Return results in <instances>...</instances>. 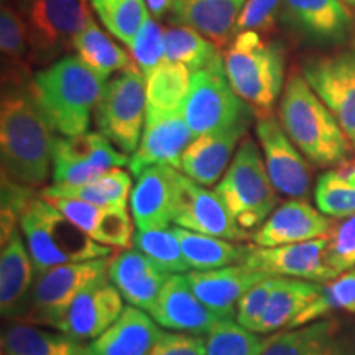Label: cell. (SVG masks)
I'll use <instances>...</instances> for the list:
<instances>
[{"mask_svg":"<svg viewBox=\"0 0 355 355\" xmlns=\"http://www.w3.org/2000/svg\"><path fill=\"white\" fill-rule=\"evenodd\" d=\"M55 132V127L35 96L32 83L2 86V176L30 188L46 183L50 171H53V150L58 139Z\"/></svg>","mask_w":355,"mask_h":355,"instance_id":"6da1fadb","label":"cell"},{"mask_svg":"<svg viewBox=\"0 0 355 355\" xmlns=\"http://www.w3.org/2000/svg\"><path fill=\"white\" fill-rule=\"evenodd\" d=\"M278 117L293 144L314 165L329 168L349 159L352 144L301 73L293 71L288 78Z\"/></svg>","mask_w":355,"mask_h":355,"instance_id":"7a4b0ae2","label":"cell"},{"mask_svg":"<svg viewBox=\"0 0 355 355\" xmlns=\"http://www.w3.org/2000/svg\"><path fill=\"white\" fill-rule=\"evenodd\" d=\"M32 87L55 130L74 137L89 132L105 83L76 55H68L40 69Z\"/></svg>","mask_w":355,"mask_h":355,"instance_id":"3957f363","label":"cell"},{"mask_svg":"<svg viewBox=\"0 0 355 355\" xmlns=\"http://www.w3.org/2000/svg\"><path fill=\"white\" fill-rule=\"evenodd\" d=\"M224 66L230 86L255 117L272 115L285 86L283 43L252 30L237 33L224 50Z\"/></svg>","mask_w":355,"mask_h":355,"instance_id":"277c9868","label":"cell"},{"mask_svg":"<svg viewBox=\"0 0 355 355\" xmlns=\"http://www.w3.org/2000/svg\"><path fill=\"white\" fill-rule=\"evenodd\" d=\"M20 230L38 273L53 266L105 259L112 254V248L92 241L42 196L35 198L26 207Z\"/></svg>","mask_w":355,"mask_h":355,"instance_id":"5b68a950","label":"cell"},{"mask_svg":"<svg viewBox=\"0 0 355 355\" xmlns=\"http://www.w3.org/2000/svg\"><path fill=\"white\" fill-rule=\"evenodd\" d=\"M214 191L243 232L259 229L278 207L279 193L266 171L261 148L250 137L239 145Z\"/></svg>","mask_w":355,"mask_h":355,"instance_id":"8992f818","label":"cell"},{"mask_svg":"<svg viewBox=\"0 0 355 355\" xmlns=\"http://www.w3.org/2000/svg\"><path fill=\"white\" fill-rule=\"evenodd\" d=\"M24 20L32 64L46 68L68 56L92 19L86 0H10Z\"/></svg>","mask_w":355,"mask_h":355,"instance_id":"52a82bcc","label":"cell"},{"mask_svg":"<svg viewBox=\"0 0 355 355\" xmlns=\"http://www.w3.org/2000/svg\"><path fill=\"white\" fill-rule=\"evenodd\" d=\"M146 115V78L132 64L105 83L94 112L96 125L110 144L125 155L139 148Z\"/></svg>","mask_w":355,"mask_h":355,"instance_id":"ba28073f","label":"cell"},{"mask_svg":"<svg viewBox=\"0 0 355 355\" xmlns=\"http://www.w3.org/2000/svg\"><path fill=\"white\" fill-rule=\"evenodd\" d=\"M183 115L194 139L252 121V109L230 86L224 56L209 68L193 73L188 97L183 104Z\"/></svg>","mask_w":355,"mask_h":355,"instance_id":"9c48e42d","label":"cell"},{"mask_svg":"<svg viewBox=\"0 0 355 355\" xmlns=\"http://www.w3.org/2000/svg\"><path fill=\"white\" fill-rule=\"evenodd\" d=\"M110 257L53 266L40 273L21 321L60 329L71 304L89 286L109 278Z\"/></svg>","mask_w":355,"mask_h":355,"instance_id":"30bf717a","label":"cell"},{"mask_svg":"<svg viewBox=\"0 0 355 355\" xmlns=\"http://www.w3.org/2000/svg\"><path fill=\"white\" fill-rule=\"evenodd\" d=\"M301 74L334 114L355 148V40L332 51L304 58Z\"/></svg>","mask_w":355,"mask_h":355,"instance_id":"8fae6325","label":"cell"},{"mask_svg":"<svg viewBox=\"0 0 355 355\" xmlns=\"http://www.w3.org/2000/svg\"><path fill=\"white\" fill-rule=\"evenodd\" d=\"M128 158L101 132L61 135L53 150V184H86L102 173L128 165Z\"/></svg>","mask_w":355,"mask_h":355,"instance_id":"7c38bea8","label":"cell"},{"mask_svg":"<svg viewBox=\"0 0 355 355\" xmlns=\"http://www.w3.org/2000/svg\"><path fill=\"white\" fill-rule=\"evenodd\" d=\"M279 24L314 46L339 48L355 37L352 10L340 0H283Z\"/></svg>","mask_w":355,"mask_h":355,"instance_id":"4fadbf2b","label":"cell"},{"mask_svg":"<svg viewBox=\"0 0 355 355\" xmlns=\"http://www.w3.org/2000/svg\"><path fill=\"white\" fill-rule=\"evenodd\" d=\"M255 132L275 189L283 196L306 201L311 193V168L279 119L273 114L259 119Z\"/></svg>","mask_w":355,"mask_h":355,"instance_id":"5bb4252c","label":"cell"},{"mask_svg":"<svg viewBox=\"0 0 355 355\" xmlns=\"http://www.w3.org/2000/svg\"><path fill=\"white\" fill-rule=\"evenodd\" d=\"M327 237L279 247L247 245L242 263L272 277L327 283L339 277L326 260Z\"/></svg>","mask_w":355,"mask_h":355,"instance_id":"9a60e30c","label":"cell"},{"mask_svg":"<svg viewBox=\"0 0 355 355\" xmlns=\"http://www.w3.org/2000/svg\"><path fill=\"white\" fill-rule=\"evenodd\" d=\"M173 224L198 234L220 237L239 242L247 237V232L235 224L234 217L219 194L196 183L181 173L178 181L176 206Z\"/></svg>","mask_w":355,"mask_h":355,"instance_id":"2e32d148","label":"cell"},{"mask_svg":"<svg viewBox=\"0 0 355 355\" xmlns=\"http://www.w3.org/2000/svg\"><path fill=\"white\" fill-rule=\"evenodd\" d=\"M193 140L194 133L186 122L183 109L168 114H146L139 148L128 158V170L135 178L155 165L180 170L183 153Z\"/></svg>","mask_w":355,"mask_h":355,"instance_id":"e0dca14e","label":"cell"},{"mask_svg":"<svg viewBox=\"0 0 355 355\" xmlns=\"http://www.w3.org/2000/svg\"><path fill=\"white\" fill-rule=\"evenodd\" d=\"M261 355H355V324L331 316L279 331Z\"/></svg>","mask_w":355,"mask_h":355,"instance_id":"ac0fdd59","label":"cell"},{"mask_svg":"<svg viewBox=\"0 0 355 355\" xmlns=\"http://www.w3.org/2000/svg\"><path fill=\"white\" fill-rule=\"evenodd\" d=\"M148 314L159 327L204 337L222 319H227L214 313L198 298L186 278V273H176L168 278Z\"/></svg>","mask_w":355,"mask_h":355,"instance_id":"d6986e66","label":"cell"},{"mask_svg":"<svg viewBox=\"0 0 355 355\" xmlns=\"http://www.w3.org/2000/svg\"><path fill=\"white\" fill-rule=\"evenodd\" d=\"M336 222L304 199L279 204L268 219L250 235L254 245L279 247L329 237Z\"/></svg>","mask_w":355,"mask_h":355,"instance_id":"ffe728a7","label":"cell"},{"mask_svg":"<svg viewBox=\"0 0 355 355\" xmlns=\"http://www.w3.org/2000/svg\"><path fill=\"white\" fill-rule=\"evenodd\" d=\"M181 171L168 165L146 168L130 194L132 219L139 230H162L173 224Z\"/></svg>","mask_w":355,"mask_h":355,"instance_id":"44dd1931","label":"cell"},{"mask_svg":"<svg viewBox=\"0 0 355 355\" xmlns=\"http://www.w3.org/2000/svg\"><path fill=\"white\" fill-rule=\"evenodd\" d=\"M250 122L245 121L224 130L196 137L181 158V173L206 188L219 183L239 145L247 137Z\"/></svg>","mask_w":355,"mask_h":355,"instance_id":"7402d4cb","label":"cell"},{"mask_svg":"<svg viewBox=\"0 0 355 355\" xmlns=\"http://www.w3.org/2000/svg\"><path fill=\"white\" fill-rule=\"evenodd\" d=\"M38 270L30 255L20 229L2 245L0 254V313L10 321H21L38 278Z\"/></svg>","mask_w":355,"mask_h":355,"instance_id":"603a6c76","label":"cell"},{"mask_svg":"<svg viewBox=\"0 0 355 355\" xmlns=\"http://www.w3.org/2000/svg\"><path fill=\"white\" fill-rule=\"evenodd\" d=\"M123 309L121 291L105 278L78 296L58 331L84 343L94 340L117 321Z\"/></svg>","mask_w":355,"mask_h":355,"instance_id":"cb8c5ba5","label":"cell"},{"mask_svg":"<svg viewBox=\"0 0 355 355\" xmlns=\"http://www.w3.org/2000/svg\"><path fill=\"white\" fill-rule=\"evenodd\" d=\"M272 275L252 268L245 263H235L224 268L186 273L191 288L207 308L220 314L222 318L234 319L237 314V304L242 296Z\"/></svg>","mask_w":355,"mask_h":355,"instance_id":"d4e9b609","label":"cell"},{"mask_svg":"<svg viewBox=\"0 0 355 355\" xmlns=\"http://www.w3.org/2000/svg\"><path fill=\"white\" fill-rule=\"evenodd\" d=\"M171 275L137 248H125L110 257L109 279L123 301L148 313Z\"/></svg>","mask_w":355,"mask_h":355,"instance_id":"484cf974","label":"cell"},{"mask_svg":"<svg viewBox=\"0 0 355 355\" xmlns=\"http://www.w3.org/2000/svg\"><path fill=\"white\" fill-rule=\"evenodd\" d=\"M247 0H173L170 24L198 30L219 50H225L235 37L241 10Z\"/></svg>","mask_w":355,"mask_h":355,"instance_id":"4316f807","label":"cell"},{"mask_svg":"<svg viewBox=\"0 0 355 355\" xmlns=\"http://www.w3.org/2000/svg\"><path fill=\"white\" fill-rule=\"evenodd\" d=\"M162 329L144 309L125 306L104 334L89 343L92 355H146Z\"/></svg>","mask_w":355,"mask_h":355,"instance_id":"83f0119b","label":"cell"},{"mask_svg":"<svg viewBox=\"0 0 355 355\" xmlns=\"http://www.w3.org/2000/svg\"><path fill=\"white\" fill-rule=\"evenodd\" d=\"M2 350L3 355H92L84 340L26 321H12L3 327Z\"/></svg>","mask_w":355,"mask_h":355,"instance_id":"f1b7e54d","label":"cell"},{"mask_svg":"<svg viewBox=\"0 0 355 355\" xmlns=\"http://www.w3.org/2000/svg\"><path fill=\"white\" fill-rule=\"evenodd\" d=\"M0 51H2V86L32 83V56L24 20L12 2L2 3L0 13Z\"/></svg>","mask_w":355,"mask_h":355,"instance_id":"f546056e","label":"cell"},{"mask_svg":"<svg viewBox=\"0 0 355 355\" xmlns=\"http://www.w3.org/2000/svg\"><path fill=\"white\" fill-rule=\"evenodd\" d=\"M322 283L306 279L279 277L277 286L270 296L263 316L260 318L254 332L261 336L277 334L286 329L318 296Z\"/></svg>","mask_w":355,"mask_h":355,"instance_id":"4dcf8cb0","label":"cell"},{"mask_svg":"<svg viewBox=\"0 0 355 355\" xmlns=\"http://www.w3.org/2000/svg\"><path fill=\"white\" fill-rule=\"evenodd\" d=\"M132 194V178L122 168H114L102 173L96 180L86 184L68 186L51 184L44 188L42 198H71L79 201L94 204L99 207H122L125 209Z\"/></svg>","mask_w":355,"mask_h":355,"instance_id":"1f68e13d","label":"cell"},{"mask_svg":"<svg viewBox=\"0 0 355 355\" xmlns=\"http://www.w3.org/2000/svg\"><path fill=\"white\" fill-rule=\"evenodd\" d=\"M74 51L79 60L104 83H107L110 76L135 64L132 55L102 32L94 19L89 20L86 28L79 33Z\"/></svg>","mask_w":355,"mask_h":355,"instance_id":"d6a6232c","label":"cell"},{"mask_svg":"<svg viewBox=\"0 0 355 355\" xmlns=\"http://www.w3.org/2000/svg\"><path fill=\"white\" fill-rule=\"evenodd\" d=\"M173 230L181 243L189 268L196 270V272H209V270L242 263L243 257H245L247 245H242V243L198 234L193 230L176 227V225Z\"/></svg>","mask_w":355,"mask_h":355,"instance_id":"836d02e7","label":"cell"},{"mask_svg":"<svg viewBox=\"0 0 355 355\" xmlns=\"http://www.w3.org/2000/svg\"><path fill=\"white\" fill-rule=\"evenodd\" d=\"M193 71L184 64L165 61L146 78V114H168L183 109Z\"/></svg>","mask_w":355,"mask_h":355,"instance_id":"e575fe53","label":"cell"},{"mask_svg":"<svg viewBox=\"0 0 355 355\" xmlns=\"http://www.w3.org/2000/svg\"><path fill=\"white\" fill-rule=\"evenodd\" d=\"M222 56L219 48L198 30L173 24L165 30V61L184 64L196 73L209 68Z\"/></svg>","mask_w":355,"mask_h":355,"instance_id":"d590c367","label":"cell"},{"mask_svg":"<svg viewBox=\"0 0 355 355\" xmlns=\"http://www.w3.org/2000/svg\"><path fill=\"white\" fill-rule=\"evenodd\" d=\"M334 313H355V268L340 273L331 282L322 283L318 296L311 301L298 318L286 329L331 318Z\"/></svg>","mask_w":355,"mask_h":355,"instance_id":"8d00e7d4","label":"cell"},{"mask_svg":"<svg viewBox=\"0 0 355 355\" xmlns=\"http://www.w3.org/2000/svg\"><path fill=\"white\" fill-rule=\"evenodd\" d=\"M91 6L107 32L127 46L150 17L145 0H91Z\"/></svg>","mask_w":355,"mask_h":355,"instance_id":"74e56055","label":"cell"},{"mask_svg":"<svg viewBox=\"0 0 355 355\" xmlns=\"http://www.w3.org/2000/svg\"><path fill=\"white\" fill-rule=\"evenodd\" d=\"M133 248L140 250L170 275L191 272L175 230H135Z\"/></svg>","mask_w":355,"mask_h":355,"instance_id":"f35d334b","label":"cell"},{"mask_svg":"<svg viewBox=\"0 0 355 355\" xmlns=\"http://www.w3.org/2000/svg\"><path fill=\"white\" fill-rule=\"evenodd\" d=\"M266 339L261 334L245 329L234 319H222L206 336L204 355H261Z\"/></svg>","mask_w":355,"mask_h":355,"instance_id":"ab89813d","label":"cell"},{"mask_svg":"<svg viewBox=\"0 0 355 355\" xmlns=\"http://www.w3.org/2000/svg\"><path fill=\"white\" fill-rule=\"evenodd\" d=\"M128 50L145 78H148L159 64L165 63V30L157 19L148 17L145 20Z\"/></svg>","mask_w":355,"mask_h":355,"instance_id":"60d3db41","label":"cell"},{"mask_svg":"<svg viewBox=\"0 0 355 355\" xmlns=\"http://www.w3.org/2000/svg\"><path fill=\"white\" fill-rule=\"evenodd\" d=\"M37 198L33 188L2 176V207H0V242L2 245L20 229L26 207Z\"/></svg>","mask_w":355,"mask_h":355,"instance_id":"b9f144b4","label":"cell"},{"mask_svg":"<svg viewBox=\"0 0 355 355\" xmlns=\"http://www.w3.org/2000/svg\"><path fill=\"white\" fill-rule=\"evenodd\" d=\"M326 260L339 275L355 268V214L334 224L327 237Z\"/></svg>","mask_w":355,"mask_h":355,"instance_id":"7bdbcfd3","label":"cell"},{"mask_svg":"<svg viewBox=\"0 0 355 355\" xmlns=\"http://www.w3.org/2000/svg\"><path fill=\"white\" fill-rule=\"evenodd\" d=\"M282 8L283 0H247L235 24V35L248 30L261 35L273 33L279 24Z\"/></svg>","mask_w":355,"mask_h":355,"instance_id":"ee69618b","label":"cell"},{"mask_svg":"<svg viewBox=\"0 0 355 355\" xmlns=\"http://www.w3.org/2000/svg\"><path fill=\"white\" fill-rule=\"evenodd\" d=\"M279 277H268L263 282L257 283L252 286L242 300L237 304V314H235V321L245 329L254 331L255 326L259 324L260 318L263 316L266 306H268L270 296L277 286Z\"/></svg>","mask_w":355,"mask_h":355,"instance_id":"f6af8a7d","label":"cell"},{"mask_svg":"<svg viewBox=\"0 0 355 355\" xmlns=\"http://www.w3.org/2000/svg\"><path fill=\"white\" fill-rule=\"evenodd\" d=\"M314 199L318 209L332 219H344L355 214V189L337 188L318 181Z\"/></svg>","mask_w":355,"mask_h":355,"instance_id":"bcb514c9","label":"cell"},{"mask_svg":"<svg viewBox=\"0 0 355 355\" xmlns=\"http://www.w3.org/2000/svg\"><path fill=\"white\" fill-rule=\"evenodd\" d=\"M206 354V337L193 336L186 332H168L162 334L146 355H204Z\"/></svg>","mask_w":355,"mask_h":355,"instance_id":"7dc6e473","label":"cell"},{"mask_svg":"<svg viewBox=\"0 0 355 355\" xmlns=\"http://www.w3.org/2000/svg\"><path fill=\"white\" fill-rule=\"evenodd\" d=\"M146 7H148V12L152 13L153 19L163 20L170 15L173 0H145Z\"/></svg>","mask_w":355,"mask_h":355,"instance_id":"c3c4849f","label":"cell"},{"mask_svg":"<svg viewBox=\"0 0 355 355\" xmlns=\"http://www.w3.org/2000/svg\"><path fill=\"white\" fill-rule=\"evenodd\" d=\"M340 2L345 3V6H347L350 10H355V0H340Z\"/></svg>","mask_w":355,"mask_h":355,"instance_id":"681fc988","label":"cell"}]
</instances>
